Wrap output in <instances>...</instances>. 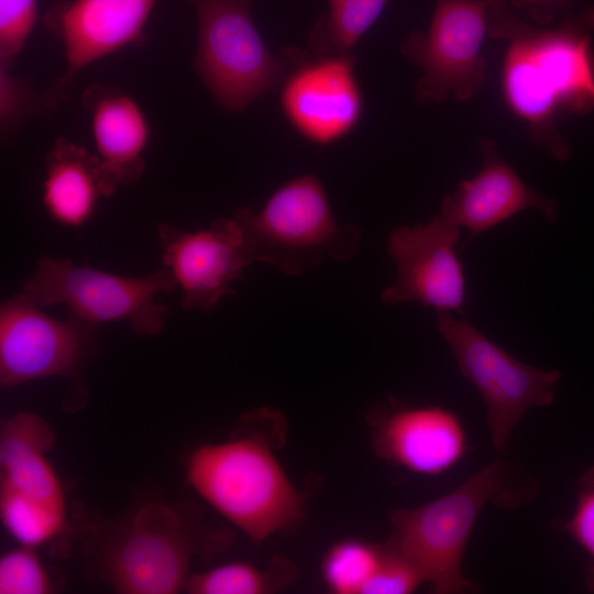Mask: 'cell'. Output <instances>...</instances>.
I'll list each match as a JSON object with an SVG mask.
<instances>
[{
    "instance_id": "obj_1",
    "label": "cell",
    "mask_w": 594,
    "mask_h": 594,
    "mask_svg": "<svg viewBox=\"0 0 594 594\" xmlns=\"http://www.w3.org/2000/svg\"><path fill=\"white\" fill-rule=\"evenodd\" d=\"M85 576L120 594L184 591L194 560L211 559L233 542L187 502L148 497L118 516L80 513L76 525Z\"/></svg>"
},
{
    "instance_id": "obj_2",
    "label": "cell",
    "mask_w": 594,
    "mask_h": 594,
    "mask_svg": "<svg viewBox=\"0 0 594 594\" xmlns=\"http://www.w3.org/2000/svg\"><path fill=\"white\" fill-rule=\"evenodd\" d=\"M594 7L557 28L532 26L503 0H490L487 33L505 40L502 91L509 110L528 124L534 143L563 161L569 147L556 130V118L594 108L591 33Z\"/></svg>"
},
{
    "instance_id": "obj_3",
    "label": "cell",
    "mask_w": 594,
    "mask_h": 594,
    "mask_svg": "<svg viewBox=\"0 0 594 594\" xmlns=\"http://www.w3.org/2000/svg\"><path fill=\"white\" fill-rule=\"evenodd\" d=\"M284 431L278 413L258 409L242 416L228 439L198 446L185 461L188 485L254 543L304 517L305 495L275 454Z\"/></svg>"
},
{
    "instance_id": "obj_4",
    "label": "cell",
    "mask_w": 594,
    "mask_h": 594,
    "mask_svg": "<svg viewBox=\"0 0 594 594\" xmlns=\"http://www.w3.org/2000/svg\"><path fill=\"white\" fill-rule=\"evenodd\" d=\"M537 494V484L496 459L453 491L418 507L392 509L388 538L437 594L475 591L462 572L463 557L486 503L515 508Z\"/></svg>"
},
{
    "instance_id": "obj_5",
    "label": "cell",
    "mask_w": 594,
    "mask_h": 594,
    "mask_svg": "<svg viewBox=\"0 0 594 594\" xmlns=\"http://www.w3.org/2000/svg\"><path fill=\"white\" fill-rule=\"evenodd\" d=\"M233 220L253 261L294 275L329 258H350L360 241L355 227L336 222L323 186L312 175L283 185L260 212L235 210Z\"/></svg>"
},
{
    "instance_id": "obj_6",
    "label": "cell",
    "mask_w": 594,
    "mask_h": 594,
    "mask_svg": "<svg viewBox=\"0 0 594 594\" xmlns=\"http://www.w3.org/2000/svg\"><path fill=\"white\" fill-rule=\"evenodd\" d=\"M197 16L195 70L215 100L239 112L280 85L285 57L265 45L251 14L249 0H185Z\"/></svg>"
},
{
    "instance_id": "obj_7",
    "label": "cell",
    "mask_w": 594,
    "mask_h": 594,
    "mask_svg": "<svg viewBox=\"0 0 594 594\" xmlns=\"http://www.w3.org/2000/svg\"><path fill=\"white\" fill-rule=\"evenodd\" d=\"M176 287L166 267L142 277H125L43 255L23 283L22 293L40 307L66 305L70 314L96 326L122 321L135 333L156 336L164 328L167 308L155 297Z\"/></svg>"
},
{
    "instance_id": "obj_8",
    "label": "cell",
    "mask_w": 594,
    "mask_h": 594,
    "mask_svg": "<svg viewBox=\"0 0 594 594\" xmlns=\"http://www.w3.org/2000/svg\"><path fill=\"white\" fill-rule=\"evenodd\" d=\"M436 326L451 349L461 374L484 399L492 444L503 453L525 413L532 407L549 406L554 400L561 373L520 362L466 318L440 312Z\"/></svg>"
},
{
    "instance_id": "obj_9",
    "label": "cell",
    "mask_w": 594,
    "mask_h": 594,
    "mask_svg": "<svg viewBox=\"0 0 594 594\" xmlns=\"http://www.w3.org/2000/svg\"><path fill=\"white\" fill-rule=\"evenodd\" d=\"M97 326L69 312L57 320L21 293L0 310V385L2 389L59 376L74 388L81 406L84 372L96 352Z\"/></svg>"
},
{
    "instance_id": "obj_10",
    "label": "cell",
    "mask_w": 594,
    "mask_h": 594,
    "mask_svg": "<svg viewBox=\"0 0 594 594\" xmlns=\"http://www.w3.org/2000/svg\"><path fill=\"white\" fill-rule=\"evenodd\" d=\"M488 7L490 0H437L427 32L414 31L402 42V54L424 72L417 82L421 102L463 101L479 90Z\"/></svg>"
},
{
    "instance_id": "obj_11",
    "label": "cell",
    "mask_w": 594,
    "mask_h": 594,
    "mask_svg": "<svg viewBox=\"0 0 594 594\" xmlns=\"http://www.w3.org/2000/svg\"><path fill=\"white\" fill-rule=\"evenodd\" d=\"M284 57L287 69L280 82L279 103L295 131L318 145L350 134L364 108L354 74L355 55H316L288 48Z\"/></svg>"
},
{
    "instance_id": "obj_12",
    "label": "cell",
    "mask_w": 594,
    "mask_h": 594,
    "mask_svg": "<svg viewBox=\"0 0 594 594\" xmlns=\"http://www.w3.org/2000/svg\"><path fill=\"white\" fill-rule=\"evenodd\" d=\"M461 228L440 213L426 223L392 230L387 253L397 276L381 294L385 305L419 301L437 314L463 315L466 279L458 256Z\"/></svg>"
},
{
    "instance_id": "obj_13",
    "label": "cell",
    "mask_w": 594,
    "mask_h": 594,
    "mask_svg": "<svg viewBox=\"0 0 594 594\" xmlns=\"http://www.w3.org/2000/svg\"><path fill=\"white\" fill-rule=\"evenodd\" d=\"M156 0H62L43 18L62 43L65 72L47 88L55 103L67 100L77 74L122 47L143 41Z\"/></svg>"
},
{
    "instance_id": "obj_14",
    "label": "cell",
    "mask_w": 594,
    "mask_h": 594,
    "mask_svg": "<svg viewBox=\"0 0 594 594\" xmlns=\"http://www.w3.org/2000/svg\"><path fill=\"white\" fill-rule=\"evenodd\" d=\"M157 235L163 264L180 287V305L188 310L210 311L234 294L232 284L254 262L233 218H220L196 232L163 222Z\"/></svg>"
},
{
    "instance_id": "obj_15",
    "label": "cell",
    "mask_w": 594,
    "mask_h": 594,
    "mask_svg": "<svg viewBox=\"0 0 594 594\" xmlns=\"http://www.w3.org/2000/svg\"><path fill=\"white\" fill-rule=\"evenodd\" d=\"M375 454L413 473L438 476L469 450L461 418L438 405H407L388 398L367 413Z\"/></svg>"
},
{
    "instance_id": "obj_16",
    "label": "cell",
    "mask_w": 594,
    "mask_h": 594,
    "mask_svg": "<svg viewBox=\"0 0 594 594\" xmlns=\"http://www.w3.org/2000/svg\"><path fill=\"white\" fill-rule=\"evenodd\" d=\"M480 151L481 169L442 199L441 216L466 228L469 240L527 209L537 210L549 222L557 220L556 202L529 187L499 156L491 140L482 139Z\"/></svg>"
},
{
    "instance_id": "obj_17",
    "label": "cell",
    "mask_w": 594,
    "mask_h": 594,
    "mask_svg": "<svg viewBox=\"0 0 594 594\" xmlns=\"http://www.w3.org/2000/svg\"><path fill=\"white\" fill-rule=\"evenodd\" d=\"M97 154L117 183L136 182L145 169L143 153L150 138L147 119L138 102L117 87L95 84L81 94Z\"/></svg>"
},
{
    "instance_id": "obj_18",
    "label": "cell",
    "mask_w": 594,
    "mask_h": 594,
    "mask_svg": "<svg viewBox=\"0 0 594 594\" xmlns=\"http://www.w3.org/2000/svg\"><path fill=\"white\" fill-rule=\"evenodd\" d=\"M55 432L40 415L20 411L1 422L0 488L24 498L66 506L61 481L47 459Z\"/></svg>"
},
{
    "instance_id": "obj_19",
    "label": "cell",
    "mask_w": 594,
    "mask_h": 594,
    "mask_svg": "<svg viewBox=\"0 0 594 594\" xmlns=\"http://www.w3.org/2000/svg\"><path fill=\"white\" fill-rule=\"evenodd\" d=\"M43 205L48 216L65 227H79L101 198L119 184L98 154L66 138H58L45 160Z\"/></svg>"
},
{
    "instance_id": "obj_20",
    "label": "cell",
    "mask_w": 594,
    "mask_h": 594,
    "mask_svg": "<svg viewBox=\"0 0 594 594\" xmlns=\"http://www.w3.org/2000/svg\"><path fill=\"white\" fill-rule=\"evenodd\" d=\"M294 562L273 557L260 568L244 561L228 562L204 572L190 573L184 592L189 594H271L276 593L297 576Z\"/></svg>"
},
{
    "instance_id": "obj_21",
    "label": "cell",
    "mask_w": 594,
    "mask_h": 594,
    "mask_svg": "<svg viewBox=\"0 0 594 594\" xmlns=\"http://www.w3.org/2000/svg\"><path fill=\"white\" fill-rule=\"evenodd\" d=\"M388 0H327L328 11L315 23L308 38L316 55H351L376 22Z\"/></svg>"
},
{
    "instance_id": "obj_22",
    "label": "cell",
    "mask_w": 594,
    "mask_h": 594,
    "mask_svg": "<svg viewBox=\"0 0 594 594\" xmlns=\"http://www.w3.org/2000/svg\"><path fill=\"white\" fill-rule=\"evenodd\" d=\"M0 519L22 546L37 548L70 530L67 507L48 505L0 490Z\"/></svg>"
},
{
    "instance_id": "obj_23",
    "label": "cell",
    "mask_w": 594,
    "mask_h": 594,
    "mask_svg": "<svg viewBox=\"0 0 594 594\" xmlns=\"http://www.w3.org/2000/svg\"><path fill=\"white\" fill-rule=\"evenodd\" d=\"M383 544L360 539L340 540L324 552L320 569L323 583L333 594H363L373 576Z\"/></svg>"
},
{
    "instance_id": "obj_24",
    "label": "cell",
    "mask_w": 594,
    "mask_h": 594,
    "mask_svg": "<svg viewBox=\"0 0 594 594\" xmlns=\"http://www.w3.org/2000/svg\"><path fill=\"white\" fill-rule=\"evenodd\" d=\"M0 66V127L2 139L12 135L26 120L43 110L57 107L47 91H37L33 84Z\"/></svg>"
},
{
    "instance_id": "obj_25",
    "label": "cell",
    "mask_w": 594,
    "mask_h": 594,
    "mask_svg": "<svg viewBox=\"0 0 594 594\" xmlns=\"http://www.w3.org/2000/svg\"><path fill=\"white\" fill-rule=\"evenodd\" d=\"M54 591V581L35 548L20 544L1 554L0 594H50Z\"/></svg>"
},
{
    "instance_id": "obj_26",
    "label": "cell",
    "mask_w": 594,
    "mask_h": 594,
    "mask_svg": "<svg viewBox=\"0 0 594 594\" xmlns=\"http://www.w3.org/2000/svg\"><path fill=\"white\" fill-rule=\"evenodd\" d=\"M557 528L568 534L590 557L585 586L588 592L594 593V465L578 481L573 514L559 521Z\"/></svg>"
},
{
    "instance_id": "obj_27",
    "label": "cell",
    "mask_w": 594,
    "mask_h": 594,
    "mask_svg": "<svg viewBox=\"0 0 594 594\" xmlns=\"http://www.w3.org/2000/svg\"><path fill=\"white\" fill-rule=\"evenodd\" d=\"M37 18V0H0V66L12 68Z\"/></svg>"
},
{
    "instance_id": "obj_28",
    "label": "cell",
    "mask_w": 594,
    "mask_h": 594,
    "mask_svg": "<svg viewBox=\"0 0 594 594\" xmlns=\"http://www.w3.org/2000/svg\"><path fill=\"white\" fill-rule=\"evenodd\" d=\"M422 583L425 581L414 563L387 539L363 594H409Z\"/></svg>"
},
{
    "instance_id": "obj_29",
    "label": "cell",
    "mask_w": 594,
    "mask_h": 594,
    "mask_svg": "<svg viewBox=\"0 0 594 594\" xmlns=\"http://www.w3.org/2000/svg\"><path fill=\"white\" fill-rule=\"evenodd\" d=\"M525 12L535 23L546 26L571 0H503Z\"/></svg>"
},
{
    "instance_id": "obj_30",
    "label": "cell",
    "mask_w": 594,
    "mask_h": 594,
    "mask_svg": "<svg viewBox=\"0 0 594 594\" xmlns=\"http://www.w3.org/2000/svg\"><path fill=\"white\" fill-rule=\"evenodd\" d=\"M249 1H251V2H252V0H249Z\"/></svg>"
}]
</instances>
